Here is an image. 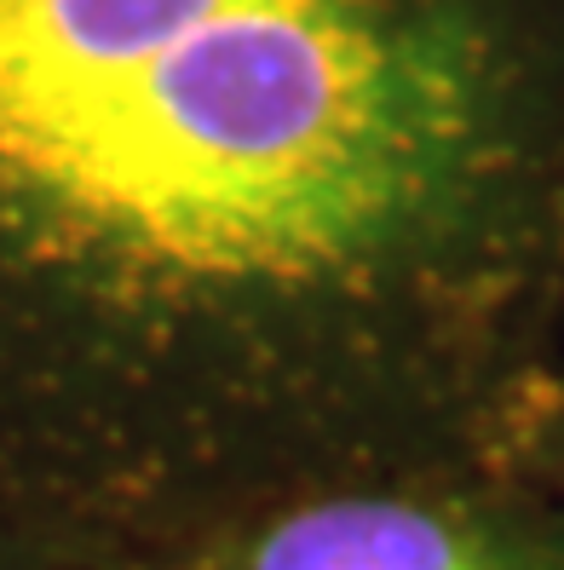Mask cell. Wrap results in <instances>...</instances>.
I'll list each match as a JSON object with an SVG mask.
<instances>
[{"instance_id":"3957f363","label":"cell","mask_w":564,"mask_h":570,"mask_svg":"<svg viewBox=\"0 0 564 570\" xmlns=\"http://www.w3.org/2000/svg\"><path fill=\"white\" fill-rule=\"evenodd\" d=\"M507 455L547 490V501L564 513V357L542 381V392L530 397V410H524V421L513 432Z\"/></svg>"},{"instance_id":"7a4b0ae2","label":"cell","mask_w":564,"mask_h":570,"mask_svg":"<svg viewBox=\"0 0 564 570\" xmlns=\"http://www.w3.org/2000/svg\"><path fill=\"white\" fill-rule=\"evenodd\" d=\"M116 570H564V513L513 455L311 479Z\"/></svg>"},{"instance_id":"6da1fadb","label":"cell","mask_w":564,"mask_h":570,"mask_svg":"<svg viewBox=\"0 0 564 570\" xmlns=\"http://www.w3.org/2000/svg\"><path fill=\"white\" fill-rule=\"evenodd\" d=\"M558 357L564 0H0V508L116 570Z\"/></svg>"},{"instance_id":"277c9868","label":"cell","mask_w":564,"mask_h":570,"mask_svg":"<svg viewBox=\"0 0 564 570\" xmlns=\"http://www.w3.org/2000/svg\"><path fill=\"white\" fill-rule=\"evenodd\" d=\"M0 570H98V564L81 559L76 548H63L41 524L0 508Z\"/></svg>"}]
</instances>
